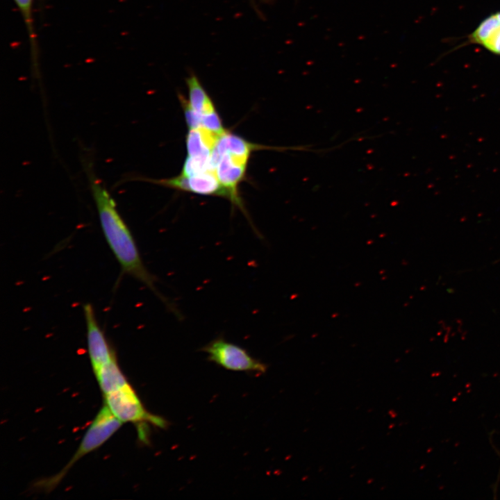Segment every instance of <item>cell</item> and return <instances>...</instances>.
<instances>
[{
	"label": "cell",
	"instance_id": "cell-1",
	"mask_svg": "<svg viewBox=\"0 0 500 500\" xmlns=\"http://www.w3.org/2000/svg\"><path fill=\"white\" fill-rule=\"evenodd\" d=\"M90 167L87 166L86 172L101 229L108 245L123 272L147 286L169 310L181 318L176 306L157 289V278L144 265L135 239L117 211L115 200Z\"/></svg>",
	"mask_w": 500,
	"mask_h": 500
},
{
	"label": "cell",
	"instance_id": "cell-2",
	"mask_svg": "<svg viewBox=\"0 0 500 500\" xmlns=\"http://www.w3.org/2000/svg\"><path fill=\"white\" fill-rule=\"evenodd\" d=\"M122 422L110 412L105 404L85 432L80 445L65 467L47 483L50 488L60 481L73 465L86 454L94 451L104 444L122 426Z\"/></svg>",
	"mask_w": 500,
	"mask_h": 500
},
{
	"label": "cell",
	"instance_id": "cell-3",
	"mask_svg": "<svg viewBox=\"0 0 500 500\" xmlns=\"http://www.w3.org/2000/svg\"><path fill=\"white\" fill-rule=\"evenodd\" d=\"M208 355V359L217 365L231 371L256 372L264 373L265 364L252 357L244 348L217 338L201 349Z\"/></svg>",
	"mask_w": 500,
	"mask_h": 500
},
{
	"label": "cell",
	"instance_id": "cell-4",
	"mask_svg": "<svg viewBox=\"0 0 500 500\" xmlns=\"http://www.w3.org/2000/svg\"><path fill=\"white\" fill-rule=\"evenodd\" d=\"M105 396V402L110 412L122 423L150 422L165 427L167 422L149 413L129 383Z\"/></svg>",
	"mask_w": 500,
	"mask_h": 500
},
{
	"label": "cell",
	"instance_id": "cell-5",
	"mask_svg": "<svg viewBox=\"0 0 500 500\" xmlns=\"http://www.w3.org/2000/svg\"><path fill=\"white\" fill-rule=\"evenodd\" d=\"M146 181L197 194L220 196L228 199L231 203L233 202L231 194L220 183L215 171H208L192 176H186L181 174V175L171 178L147 179Z\"/></svg>",
	"mask_w": 500,
	"mask_h": 500
},
{
	"label": "cell",
	"instance_id": "cell-6",
	"mask_svg": "<svg viewBox=\"0 0 500 500\" xmlns=\"http://www.w3.org/2000/svg\"><path fill=\"white\" fill-rule=\"evenodd\" d=\"M89 358L93 371L115 358L90 303L83 305Z\"/></svg>",
	"mask_w": 500,
	"mask_h": 500
},
{
	"label": "cell",
	"instance_id": "cell-7",
	"mask_svg": "<svg viewBox=\"0 0 500 500\" xmlns=\"http://www.w3.org/2000/svg\"><path fill=\"white\" fill-rule=\"evenodd\" d=\"M248 160L224 153L220 156L215 169L219 181L231 194L232 203L244 215H247V212L238 194V185L244 178Z\"/></svg>",
	"mask_w": 500,
	"mask_h": 500
},
{
	"label": "cell",
	"instance_id": "cell-8",
	"mask_svg": "<svg viewBox=\"0 0 500 500\" xmlns=\"http://www.w3.org/2000/svg\"><path fill=\"white\" fill-rule=\"evenodd\" d=\"M468 43L476 44L500 56V11L492 13L480 22L468 37Z\"/></svg>",
	"mask_w": 500,
	"mask_h": 500
},
{
	"label": "cell",
	"instance_id": "cell-9",
	"mask_svg": "<svg viewBox=\"0 0 500 500\" xmlns=\"http://www.w3.org/2000/svg\"><path fill=\"white\" fill-rule=\"evenodd\" d=\"M262 147H265L252 144L237 135L226 131L219 138L211 153L210 162L215 169L220 156L224 153L249 159L251 151Z\"/></svg>",
	"mask_w": 500,
	"mask_h": 500
},
{
	"label": "cell",
	"instance_id": "cell-10",
	"mask_svg": "<svg viewBox=\"0 0 500 500\" xmlns=\"http://www.w3.org/2000/svg\"><path fill=\"white\" fill-rule=\"evenodd\" d=\"M220 136L203 127L190 129L186 136L188 156L210 157Z\"/></svg>",
	"mask_w": 500,
	"mask_h": 500
},
{
	"label": "cell",
	"instance_id": "cell-11",
	"mask_svg": "<svg viewBox=\"0 0 500 500\" xmlns=\"http://www.w3.org/2000/svg\"><path fill=\"white\" fill-rule=\"evenodd\" d=\"M94 372L104 395L115 392L128 383L117 364L116 357Z\"/></svg>",
	"mask_w": 500,
	"mask_h": 500
},
{
	"label": "cell",
	"instance_id": "cell-12",
	"mask_svg": "<svg viewBox=\"0 0 500 500\" xmlns=\"http://www.w3.org/2000/svg\"><path fill=\"white\" fill-rule=\"evenodd\" d=\"M188 89V102L201 117L216 111L215 105L197 75L191 72L185 79Z\"/></svg>",
	"mask_w": 500,
	"mask_h": 500
},
{
	"label": "cell",
	"instance_id": "cell-13",
	"mask_svg": "<svg viewBox=\"0 0 500 500\" xmlns=\"http://www.w3.org/2000/svg\"><path fill=\"white\" fill-rule=\"evenodd\" d=\"M33 0H14L16 5L17 6L19 11L22 13L23 19L26 26L28 31V38L31 46V50L33 51L34 62H36V37L34 31L33 15H32V6Z\"/></svg>",
	"mask_w": 500,
	"mask_h": 500
},
{
	"label": "cell",
	"instance_id": "cell-14",
	"mask_svg": "<svg viewBox=\"0 0 500 500\" xmlns=\"http://www.w3.org/2000/svg\"><path fill=\"white\" fill-rule=\"evenodd\" d=\"M208 171H215L210 157H190L185 159L181 174L192 176Z\"/></svg>",
	"mask_w": 500,
	"mask_h": 500
},
{
	"label": "cell",
	"instance_id": "cell-15",
	"mask_svg": "<svg viewBox=\"0 0 500 500\" xmlns=\"http://www.w3.org/2000/svg\"><path fill=\"white\" fill-rule=\"evenodd\" d=\"M178 97L183 107L188 128L190 129H195L202 127L201 116L191 107L188 100L181 95V94H178Z\"/></svg>",
	"mask_w": 500,
	"mask_h": 500
}]
</instances>
